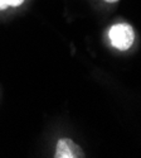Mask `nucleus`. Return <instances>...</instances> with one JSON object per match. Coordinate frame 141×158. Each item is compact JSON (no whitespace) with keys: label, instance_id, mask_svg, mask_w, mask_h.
<instances>
[{"label":"nucleus","instance_id":"f257e3e1","mask_svg":"<svg viewBox=\"0 0 141 158\" xmlns=\"http://www.w3.org/2000/svg\"><path fill=\"white\" fill-rule=\"evenodd\" d=\"M110 39L113 47L120 51H126L132 46L135 41V32L129 24H116L110 29Z\"/></svg>","mask_w":141,"mask_h":158},{"label":"nucleus","instance_id":"f03ea898","mask_svg":"<svg viewBox=\"0 0 141 158\" xmlns=\"http://www.w3.org/2000/svg\"><path fill=\"white\" fill-rule=\"evenodd\" d=\"M54 157L56 158H81V157H84V152L72 139L61 138L57 142Z\"/></svg>","mask_w":141,"mask_h":158},{"label":"nucleus","instance_id":"20e7f679","mask_svg":"<svg viewBox=\"0 0 141 158\" xmlns=\"http://www.w3.org/2000/svg\"><path fill=\"white\" fill-rule=\"evenodd\" d=\"M104 2H106V3H111V4H112V3H117L119 0H104Z\"/></svg>","mask_w":141,"mask_h":158},{"label":"nucleus","instance_id":"7ed1b4c3","mask_svg":"<svg viewBox=\"0 0 141 158\" xmlns=\"http://www.w3.org/2000/svg\"><path fill=\"white\" fill-rule=\"evenodd\" d=\"M24 0H0V10H5L8 6H19Z\"/></svg>","mask_w":141,"mask_h":158}]
</instances>
